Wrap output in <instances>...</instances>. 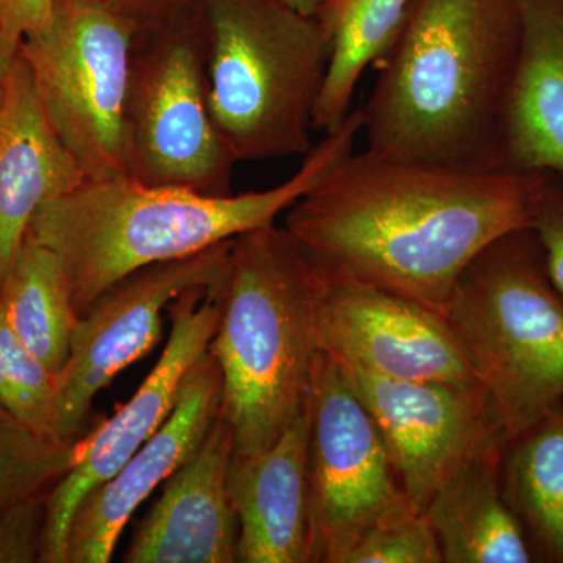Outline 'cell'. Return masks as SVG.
<instances>
[{
    "label": "cell",
    "mask_w": 563,
    "mask_h": 563,
    "mask_svg": "<svg viewBox=\"0 0 563 563\" xmlns=\"http://www.w3.org/2000/svg\"><path fill=\"white\" fill-rule=\"evenodd\" d=\"M543 172H465L346 158L285 211L320 268L446 312L463 269L488 244L532 228Z\"/></svg>",
    "instance_id": "1"
},
{
    "label": "cell",
    "mask_w": 563,
    "mask_h": 563,
    "mask_svg": "<svg viewBox=\"0 0 563 563\" xmlns=\"http://www.w3.org/2000/svg\"><path fill=\"white\" fill-rule=\"evenodd\" d=\"M520 38L517 0H413L358 107L365 151L440 168L504 169L503 118Z\"/></svg>",
    "instance_id": "2"
},
{
    "label": "cell",
    "mask_w": 563,
    "mask_h": 563,
    "mask_svg": "<svg viewBox=\"0 0 563 563\" xmlns=\"http://www.w3.org/2000/svg\"><path fill=\"white\" fill-rule=\"evenodd\" d=\"M361 132V109H354L336 131L314 144L298 172L265 191L209 195L150 187L129 177L85 179L36 211L29 236L57 255L77 317H85L139 269L190 257L274 224L352 154Z\"/></svg>",
    "instance_id": "3"
},
{
    "label": "cell",
    "mask_w": 563,
    "mask_h": 563,
    "mask_svg": "<svg viewBox=\"0 0 563 563\" xmlns=\"http://www.w3.org/2000/svg\"><path fill=\"white\" fill-rule=\"evenodd\" d=\"M320 269L287 229L235 236L209 352L222 373L220 417L235 454L268 450L306 407L318 351Z\"/></svg>",
    "instance_id": "4"
},
{
    "label": "cell",
    "mask_w": 563,
    "mask_h": 563,
    "mask_svg": "<svg viewBox=\"0 0 563 563\" xmlns=\"http://www.w3.org/2000/svg\"><path fill=\"white\" fill-rule=\"evenodd\" d=\"M211 117L236 162L306 157L331 41L282 0H206Z\"/></svg>",
    "instance_id": "5"
},
{
    "label": "cell",
    "mask_w": 563,
    "mask_h": 563,
    "mask_svg": "<svg viewBox=\"0 0 563 563\" xmlns=\"http://www.w3.org/2000/svg\"><path fill=\"white\" fill-rule=\"evenodd\" d=\"M444 317L509 440L563 406V296L532 228L473 258Z\"/></svg>",
    "instance_id": "6"
},
{
    "label": "cell",
    "mask_w": 563,
    "mask_h": 563,
    "mask_svg": "<svg viewBox=\"0 0 563 563\" xmlns=\"http://www.w3.org/2000/svg\"><path fill=\"white\" fill-rule=\"evenodd\" d=\"M207 57L206 2L135 32L122 120L129 179L232 192L239 162L211 117Z\"/></svg>",
    "instance_id": "7"
},
{
    "label": "cell",
    "mask_w": 563,
    "mask_h": 563,
    "mask_svg": "<svg viewBox=\"0 0 563 563\" xmlns=\"http://www.w3.org/2000/svg\"><path fill=\"white\" fill-rule=\"evenodd\" d=\"M135 29L92 0H54L20 55L47 121L88 180L128 177L124 103Z\"/></svg>",
    "instance_id": "8"
},
{
    "label": "cell",
    "mask_w": 563,
    "mask_h": 563,
    "mask_svg": "<svg viewBox=\"0 0 563 563\" xmlns=\"http://www.w3.org/2000/svg\"><path fill=\"white\" fill-rule=\"evenodd\" d=\"M307 407L314 563H343L369 529L410 503L372 413L342 366L322 351Z\"/></svg>",
    "instance_id": "9"
},
{
    "label": "cell",
    "mask_w": 563,
    "mask_h": 563,
    "mask_svg": "<svg viewBox=\"0 0 563 563\" xmlns=\"http://www.w3.org/2000/svg\"><path fill=\"white\" fill-rule=\"evenodd\" d=\"M232 240L132 273L77 320L68 362L58 373L55 442H77L96 395L154 350L162 336V312L177 296L224 279Z\"/></svg>",
    "instance_id": "10"
},
{
    "label": "cell",
    "mask_w": 563,
    "mask_h": 563,
    "mask_svg": "<svg viewBox=\"0 0 563 563\" xmlns=\"http://www.w3.org/2000/svg\"><path fill=\"white\" fill-rule=\"evenodd\" d=\"M340 366L383 433L417 512L426 514L470 459L509 442L483 385L390 379Z\"/></svg>",
    "instance_id": "11"
},
{
    "label": "cell",
    "mask_w": 563,
    "mask_h": 563,
    "mask_svg": "<svg viewBox=\"0 0 563 563\" xmlns=\"http://www.w3.org/2000/svg\"><path fill=\"white\" fill-rule=\"evenodd\" d=\"M220 284L181 292L168 307L172 332L131 401L103 422L79 451L68 472L46 495L40 562L66 563L69 526L88 493L114 476L172 415L192 363L209 350L221 317Z\"/></svg>",
    "instance_id": "12"
},
{
    "label": "cell",
    "mask_w": 563,
    "mask_h": 563,
    "mask_svg": "<svg viewBox=\"0 0 563 563\" xmlns=\"http://www.w3.org/2000/svg\"><path fill=\"white\" fill-rule=\"evenodd\" d=\"M318 269V347L333 361L390 379L479 384L443 313L376 285Z\"/></svg>",
    "instance_id": "13"
},
{
    "label": "cell",
    "mask_w": 563,
    "mask_h": 563,
    "mask_svg": "<svg viewBox=\"0 0 563 563\" xmlns=\"http://www.w3.org/2000/svg\"><path fill=\"white\" fill-rule=\"evenodd\" d=\"M221 401V368L207 350L188 369L176 406L161 429L77 507L69 526L66 563L111 561L136 507L198 453L220 417Z\"/></svg>",
    "instance_id": "14"
},
{
    "label": "cell",
    "mask_w": 563,
    "mask_h": 563,
    "mask_svg": "<svg viewBox=\"0 0 563 563\" xmlns=\"http://www.w3.org/2000/svg\"><path fill=\"white\" fill-rule=\"evenodd\" d=\"M233 451L232 428L218 417L198 453L165 481L161 499L133 536L125 562H236L239 518L228 490Z\"/></svg>",
    "instance_id": "15"
},
{
    "label": "cell",
    "mask_w": 563,
    "mask_h": 563,
    "mask_svg": "<svg viewBox=\"0 0 563 563\" xmlns=\"http://www.w3.org/2000/svg\"><path fill=\"white\" fill-rule=\"evenodd\" d=\"M310 413L268 450L233 453L228 490L239 518V563H314L309 503Z\"/></svg>",
    "instance_id": "16"
},
{
    "label": "cell",
    "mask_w": 563,
    "mask_h": 563,
    "mask_svg": "<svg viewBox=\"0 0 563 563\" xmlns=\"http://www.w3.org/2000/svg\"><path fill=\"white\" fill-rule=\"evenodd\" d=\"M85 179L47 121L31 70L18 54L0 109V285L36 211Z\"/></svg>",
    "instance_id": "17"
},
{
    "label": "cell",
    "mask_w": 563,
    "mask_h": 563,
    "mask_svg": "<svg viewBox=\"0 0 563 563\" xmlns=\"http://www.w3.org/2000/svg\"><path fill=\"white\" fill-rule=\"evenodd\" d=\"M521 38L503 118V168L563 174V0H517Z\"/></svg>",
    "instance_id": "18"
},
{
    "label": "cell",
    "mask_w": 563,
    "mask_h": 563,
    "mask_svg": "<svg viewBox=\"0 0 563 563\" xmlns=\"http://www.w3.org/2000/svg\"><path fill=\"white\" fill-rule=\"evenodd\" d=\"M506 444L470 459L426 509L439 537L443 562H536L520 521L504 499L501 462Z\"/></svg>",
    "instance_id": "19"
},
{
    "label": "cell",
    "mask_w": 563,
    "mask_h": 563,
    "mask_svg": "<svg viewBox=\"0 0 563 563\" xmlns=\"http://www.w3.org/2000/svg\"><path fill=\"white\" fill-rule=\"evenodd\" d=\"M501 488L536 562L563 563V406L507 442Z\"/></svg>",
    "instance_id": "20"
},
{
    "label": "cell",
    "mask_w": 563,
    "mask_h": 563,
    "mask_svg": "<svg viewBox=\"0 0 563 563\" xmlns=\"http://www.w3.org/2000/svg\"><path fill=\"white\" fill-rule=\"evenodd\" d=\"M413 0H325L313 14L331 41V60L314 131H336L352 111V98L369 66L376 68L398 38Z\"/></svg>",
    "instance_id": "21"
},
{
    "label": "cell",
    "mask_w": 563,
    "mask_h": 563,
    "mask_svg": "<svg viewBox=\"0 0 563 563\" xmlns=\"http://www.w3.org/2000/svg\"><path fill=\"white\" fill-rule=\"evenodd\" d=\"M0 303L22 343L51 372L60 373L79 317L57 255L27 235L0 285Z\"/></svg>",
    "instance_id": "22"
},
{
    "label": "cell",
    "mask_w": 563,
    "mask_h": 563,
    "mask_svg": "<svg viewBox=\"0 0 563 563\" xmlns=\"http://www.w3.org/2000/svg\"><path fill=\"white\" fill-rule=\"evenodd\" d=\"M58 374L11 329L0 303V407L25 428L54 440Z\"/></svg>",
    "instance_id": "23"
},
{
    "label": "cell",
    "mask_w": 563,
    "mask_h": 563,
    "mask_svg": "<svg viewBox=\"0 0 563 563\" xmlns=\"http://www.w3.org/2000/svg\"><path fill=\"white\" fill-rule=\"evenodd\" d=\"M79 442H54L7 415L0 421V514L68 472Z\"/></svg>",
    "instance_id": "24"
},
{
    "label": "cell",
    "mask_w": 563,
    "mask_h": 563,
    "mask_svg": "<svg viewBox=\"0 0 563 563\" xmlns=\"http://www.w3.org/2000/svg\"><path fill=\"white\" fill-rule=\"evenodd\" d=\"M435 529L426 514L404 507L369 529L343 563H442Z\"/></svg>",
    "instance_id": "25"
},
{
    "label": "cell",
    "mask_w": 563,
    "mask_h": 563,
    "mask_svg": "<svg viewBox=\"0 0 563 563\" xmlns=\"http://www.w3.org/2000/svg\"><path fill=\"white\" fill-rule=\"evenodd\" d=\"M46 496L21 499L0 514V563L40 562Z\"/></svg>",
    "instance_id": "26"
},
{
    "label": "cell",
    "mask_w": 563,
    "mask_h": 563,
    "mask_svg": "<svg viewBox=\"0 0 563 563\" xmlns=\"http://www.w3.org/2000/svg\"><path fill=\"white\" fill-rule=\"evenodd\" d=\"M532 229L542 244L551 280L563 296V174L543 172Z\"/></svg>",
    "instance_id": "27"
},
{
    "label": "cell",
    "mask_w": 563,
    "mask_h": 563,
    "mask_svg": "<svg viewBox=\"0 0 563 563\" xmlns=\"http://www.w3.org/2000/svg\"><path fill=\"white\" fill-rule=\"evenodd\" d=\"M114 16L131 24L135 32L176 16L206 0H92Z\"/></svg>",
    "instance_id": "28"
},
{
    "label": "cell",
    "mask_w": 563,
    "mask_h": 563,
    "mask_svg": "<svg viewBox=\"0 0 563 563\" xmlns=\"http://www.w3.org/2000/svg\"><path fill=\"white\" fill-rule=\"evenodd\" d=\"M52 3L54 0H0V29L21 41L46 24Z\"/></svg>",
    "instance_id": "29"
},
{
    "label": "cell",
    "mask_w": 563,
    "mask_h": 563,
    "mask_svg": "<svg viewBox=\"0 0 563 563\" xmlns=\"http://www.w3.org/2000/svg\"><path fill=\"white\" fill-rule=\"evenodd\" d=\"M20 40L0 29V109H2L3 99H5L11 69H13L18 54H20Z\"/></svg>",
    "instance_id": "30"
},
{
    "label": "cell",
    "mask_w": 563,
    "mask_h": 563,
    "mask_svg": "<svg viewBox=\"0 0 563 563\" xmlns=\"http://www.w3.org/2000/svg\"><path fill=\"white\" fill-rule=\"evenodd\" d=\"M282 2L287 3L291 9L298 10L299 13L313 16L325 0H282Z\"/></svg>",
    "instance_id": "31"
},
{
    "label": "cell",
    "mask_w": 563,
    "mask_h": 563,
    "mask_svg": "<svg viewBox=\"0 0 563 563\" xmlns=\"http://www.w3.org/2000/svg\"><path fill=\"white\" fill-rule=\"evenodd\" d=\"M7 415H9V413H7L5 410H3L2 407H0V421H2L3 418L7 417Z\"/></svg>",
    "instance_id": "32"
}]
</instances>
